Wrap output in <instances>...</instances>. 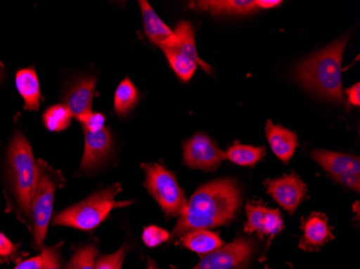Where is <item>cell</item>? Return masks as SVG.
Segmentation results:
<instances>
[{"label": "cell", "mask_w": 360, "mask_h": 269, "mask_svg": "<svg viewBox=\"0 0 360 269\" xmlns=\"http://www.w3.org/2000/svg\"><path fill=\"white\" fill-rule=\"evenodd\" d=\"M242 194L233 179L208 182L196 190L186 203L173 230V237L196 230L226 225L236 218Z\"/></svg>", "instance_id": "obj_1"}, {"label": "cell", "mask_w": 360, "mask_h": 269, "mask_svg": "<svg viewBox=\"0 0 360 269\" xmlns=\"http://www.w3.org/2000/svg\"><path fill=\"white\" fill-rule=\"evenodd\" d=\"M347 37L340 38L327 48L299 63L293 77L303 88L331 102L345 104L342 88V58Z\"/></svg>", "instance_id": "obj_2"}, {"label": "cell", "mask_w": 360, "mask_h": 269, "mask_svg": "<svg viewBox=\"0 0 360 269\" xmlns=\"http://www.w3.org/2000/svg\"><path fill=\"white\" fill-rule=\"evenodd\" d=\"M122 190L120 184H112L107 189L93 194L81 203L76 204L56 214L53 225L68 226L80 230H91L100 226L115 208L127 207L132 202H117L116 196Z\"/></svg>", "instance_id": "obj_3"}, {"label": "cell", "mask_w": 360, "mask_h": 269, "mask_svg": "<svg viewBox=\"0 0 360 269\" xmlns=\"http://www.w3.org/2000/svg\"><path fill=\"white\" fill-rule=\"evenodd\" d=\"M12 187L21 209L30 216L32 194L38 179V165L27 138L16 131L8 149Z\"/></svg>", "instance_id": "obj_4"}, {"label": "cell", "mask_w": 360, "mask_h": 269, "mask_svg": "<svg viewBox=\"0 0 360 269\" xmlns=\"http://www.w3.org/2000/svg\"><path fill=\"white\" fill-rule=\"evenodd\" d=\"M143 167L146 173V188L163 212L167 216H179L187 202L175 176L159 164H145Z\"/></svg>", "instance_id": "obj_5"}, {"label": "cell", "mask_w": 360, "mask_h": 269, "mask_svg": "<svg viewBox=\"0 0 360 269\" xmlns=\"http://www.w3.org/2000/svg\"><path fill=\"white\" fill-rule=\"evenodd\" d=\"M38 163V179L32 194L30 214L34 222V240L40 247L46 240L49 224L51 221L58 181L46 163L41 161Z\"/></svg>", "instance_id": "obj_6"}, {"label": "cell", "mask_w": 360, "mask_h": 269, "mask_svg": "<svg viewBox=\"0 0 360 269\" xmlns=\"http://www.w3.org/2000/svg\"><path fill=\"white\" fill-rule=\"evenodd\" d=\"M161 48L172 70L185 82L193 77L198 65H202L196 53L193 27L188 22H180L174 29L173 39Z\"/></svg>", "instance_id": "obj_7"}, {"label": "cell", "mask_w": 360, "mask_h": 269, "mask_svg": "<svg viewBox=\"0 0 360 269\" xmlns=\"http://www.w3.org/2000/svg\"><path fill=\"white\" fill-rule=\"evenodd\" d=\"M312 157L339 183L354 191H360V161L357 157L315 150Z\"/></svg>", "instance_id": "obj_8"}, {"label": "cell", "mask_w": 360, "mask_h": 269, "mask_svg": "<svg viewBox=\"0 0 360 269\" xmlns=\"http://www.w3.org/2000/svg\"><path fill=\"white\" fill-rule=\"evenodd\" d=\"M252 254L254 247L252 242L238 238L204 256L199 264L192 269H240L250 260Z\"/></svg>", "instance_id": "obj_9"}, {"label": "cell", "mask_w": 360, "mask_h": 269, "mask_svg": "<svg viewBox=\"0 0 360 269\" xmlns=\"http://www.w3.org/2000/svg\"><path fill=\"white\" fill-rule=\"evenodd\" d=\"M184 159L190 168L215 171L226 159V155L210 137L196 133L184 145Z\"/></svg>", "instance_id": "obj_10"}, {"label": "cell", "mask_w": 360, "mask_h": 269, "mask_svg": "<svg viewBox=\"0 0 360 269\" xmlns=\"http://www.w3.org/2000/svg\"><path fill=\"white\" fill-rule=\"evenodd\" d=\"M264 187L269 195L289 214L296 211L307 193L304 182L293 173L266 180Z\"/></svg>", "instance_id": "obj_11"}, {"label": "cell", "mask_w": 360, "mask_h": 269, "mask_svg": "<svg viewBox=\"0 0 360 269\" xmlns=\"http://www.w3.org/2000/svg\"><path fill=\"white\" fill-rule=\"evenodd\" d=\"M248 222L245 232H258L262 236H273L284 228L282 214L278 210L266 207L260 203H248L246 206Z\"/></svg>", "instance_id": "obj_12"}, {"label": "cell", "mask_w": 360, "mask_h": 269, "mask_svg": "<svg viewBox=\"0 0 360 269\" xmlns=\"http://www.w3.org/2000/svg\"><path fill=\"white\" fill-rule=\"evenodd\" d=\"M112 147V138L108 127L96 133L84 131V152L81 162V171H94L102 165Z\"/></svg>", "instance_id": "obj_13"}, {"label": "cell", "mask_w": 360, "mask_h": 269, "mask_svg": "<svg viewBox=\"0 0 360 269\" xmlns=\"http://www.w3.org/2000/svg\"><path fill=\"white\" fill-rule=\"evenodd\" d=\"M95 88L96 79L86 77L75 83L65 97V106L68 107L72 117L80 122L92 112Z\"/></svg>", "instance_id": "obj_14"}, {"label": "cell", "mask_w": 360, "mask_h": 269, "mask_svg": "<svg viewBox=\"0 0 360 269\" xmlns=\"http://www.w3.org/2000/svg\"><path fill=\"white\" fill-rule=\"evenodd\" d=\"M303 236L300 248L305 251H316L333 240V235L328 225V218L321 212L309 216L302 224Z\"/></svg>", "instance_id": "obj_15"}, {"label": "cell", "mask_w": 360, "mask_h": 269, "mask_svg": "<svg viewBox=\"0 0 360 269\" xmlns=\"http://www.w3.org/2000/svg\"><path fill=\"white\" fill-rule=\"evenodd\" d=\"M266 135L273 153L283 163H288L295 155L298 138L296 133L281 125L273 124L272 121L266 122Z\"/></svg>", "instance_id": "obj_16"}, {"label": "cell", "mask_w": 360, "mask_h": 269, "mask_svg": "<svg viewBox=\"0 0 360 269\" xmlns=\"http://www.w3.org/2000/svg\"><path fill=\"white\" fill-rule=\"evenodd\" d=\"M193 9L210 12L214 15H248L257 11L254 0H207L193 1Z\"/></svg>", "instance_id": "obj_17"}, {"label": "cell", "mask_w": 360, "mask_h": 269, "mask_svg": "<svg viewBox=\"0 0 360 269\" xmlns=\"http://www.w3.org/2000/svg\"><path fill=\"white\" fill-rule=\"evenodd\" d=\"M15 86L24 100L26 110L37 111L41 100L39 79L34 68H23L16 72Z\"/></svg>", "instance_id": "obj_18"}, {"label": "cell", "mask_w": 360, "mask_h": 269, "mask_svg": "<svg viewBox=\"0 0 360 269\" xmlns=\"http://www.w3.org/2000/svg\"><path fill=\"white\" fill-rule=\"evenodd\" d=\"M143 14V27L146 35L153 44H157L160 48L169 44L174 38V30H172L165 22L160 19L148 1L141 0L139 1Z\"/></svg>", "instance_id": "obj_19"}, {"label": "cell", "mask_w": 360, "mask_h": 269, "mask_svg": "<svg viewBox=\"0 0 360 269\" xmlns=\"http://www.w3.org/2000/svg\"><path fill=\"white\" fill-rule=\"evenodd\" d=\"M180 244L192 252L206 256L224 246V242L216 232L207 230H196L180 236Z\"/></svg>", "instance_id": "obj_20"}, {"label": "cell", "mask_w": 360, "mask_h": 269, "mask_svg": "<svg viewBox=\"0 0 360 269\" xmlns=\"http://www.w3.org/2000/svg\"><path fill=\"white\" fill-rule=\"evenodd\" d=\"M224 155H226V159H229L236 165L252 167L264 159L266 155V147H252V145L236 143L229 147Z\"/></svg>", "instance_id": "obj_21"}, {"label": "cell", "mask_w": 360, "mask_h": 269, "mask_svg": "<svg viewBox=\"0 0 360 269\" xmlns=\"http://www.w3.org/2000/svg\"><path fill=\"white\" fill-rule=\"evenodd\" d=\"M139 102V92L132 81L124 79L119 84L115 94V111L121 117H125L133 110Z\"/></svg>", "instance_id": "obj_22"}, {"label": "cell", "mask_w": 360, "mask_h": 269, "mask_svg": "<svg viewBox=\"0 0 360 269\" xmlns=\"http://www.w3.org/2000/svg\"><path fill=\"white\" fill-rule=\"evenodd\" d=\"M72 117L70 110L65 105H54L46 109L42 120L48 131L60 133L70 127Z\"/></svg>", "instance_id": "obj_23"}, {"label": "cell", "mask_w": 360, "mask_h": 269, "mask_svg": "<svg viewBox=\"0 0 360 269\" xmlns=\"http://www.w3.org/2000/svg\"><path fill=\"white\" fill-rule=\"evenodd\" d=\"M97 249L94 246L81 247L76 251L66 269H95Z\"/></svg>", "instance_id": "obj_24"}, {"label": "cell", "mask_w": 360, "mask_h": 269, "mask_svg": "<svg viewBox=\"0 0 360 269\" xmlns=\"http://www.w3.org/2000/svg\"><path fill=\"white\" fill-rule=\"evenodd\" d=\"M171 235L165 228L159 226H147L143 232V242L149 248H155L163 242H167Z\"/></svg>", "instance_id": "obj_25"}, {"label": "cell", "mask_w": 360, "mask_h": 269, "mask_svg": "<svg viewBox=\"0 0 360 269\" xmlns=\"http://www.w3.org/2000/svg\"><path fill=\"white\" fill-rule=\"evenodd\" d=\"M127 251V247L122 246L115 254L101 256L98 260L95 261V269H122Z\"/></svg>", "instance_id": "obj_26"}, {"label": "cell", "mask_w": 360, "mask_h": 269, "mask_svg": "<svg viewBox=\"0 0 360 269\" xmlns=\"http://www.w3.org/2000/svg\"><path fill=\"white\" fill-rule=\"evenodd\" d=\"M105 122H106V117L104 114L93 112V111L81 121L84 131H91V133L102 131L105 127Z\"/></svg>", "instance_id": "obj_27"}, {"label": "cell", "mask_w": 360, "mask_h": 269, "mask_svg": "<svg viewBox=\"0 0 360 269\" xmlns=\"http://www.w3.org/2000/svg\"><path fill=\"white\" fill-rule=\"evenodd\" d=\"M44 262L42 269H60L58 251L54 248H44L42 250Z\"/></svg>", "instance_id": "obj_28"}, {"label": "cell", "mask_w": 360, "mask_h": 269, "mask_svg": "<svg viewBox=\"0 0 360 269\" xmlns=\"http://www.w3.org/2000/svg\"><path fill=\"white\" fill-rule=\"evenodd\" d=\"M44 258L42 254L35 258H30L28 260L20 263L14 269H42L44 267Z\"/></svg>", "instance_id": "obj_29"}, {"label": "cell", "mask_w": 360, "mask_h": 269, "mask_svg": "<svg viewBox=\"0 0 360 269\" xmlns=\"http://www.w3.org/2000/svg\"><path fill=\"white\" fill-rule=\"evenodd\" d=\"M15 251V246L6 237L5 234L0 232V256H9Z\"/></svg>", "instance_id": "obj_30"}, {"label": "cell", "mask_w": 360, "mask_h": 269, "mask_svg": "<svg viewBox=\"0 0 360 269\" xmlns=\"http://www.w3.org/2000/svg\"><path fill=\"white\" fill-rule=\"evenodd\" d=\"M347 94V98H349V103L353 105L354 107L360 106V84L356 83L355 86H351V88H347L345 91Z\"/></svg>", "instance_id": "obj_31"}, {"label": "cell", "mask_w": 360, "mask_h": 269, "mask_svg": "<svg viewBox=\"0 0 360 269\" xmlns=\"http://www.w3.org/2000/svg\"><path fill=\"white\" fill-rule=\"evenodd\" d=\"M282 4L281 0H257V9H272V8L278 7Z\"/></svg>", "instance_id": "obj_32"}, {"label": "cell", "mask_w": 360, "mask_h": 269, "mask_svg": "<svg viewBox=\"0 0 360 269\" xmlns=\"http://www.w3.org/2000/svg\"><path fill=\"white\" fill-rule=\"evenodd\" d=\"M6 78V68L4 66L3 63L0 62V86H1V83L4 82Z\"/></svg>", "instance_id": "obj_33"}, {"label": "cell", "mask_w": 360, "mask_h": 269, "mask_svg": "<svg viewBox=\"0 0 360 269\" xmlns=\"http://www.w3.org/2000/svg\"><path fill=\"white\" fill-rule=\"evenodd\" d=\"M148 269H155V265L153 262L149 263Z\"/></svg>", "instance_id": "obj_34"}, {"label": "cell", "mask_w": 360, "mask_h": 269, "mask_svg": "<svg viewBox=\"0 0 360 269\" xmlns=\"http://www.w3.org/2000/svg\"><path fill=\"white\" fill-rule=\"evenodd\" d=\"M266 269H269L268 267H266Z\"/></svg>", "instance_id": "obj_35"}]
</instances>
